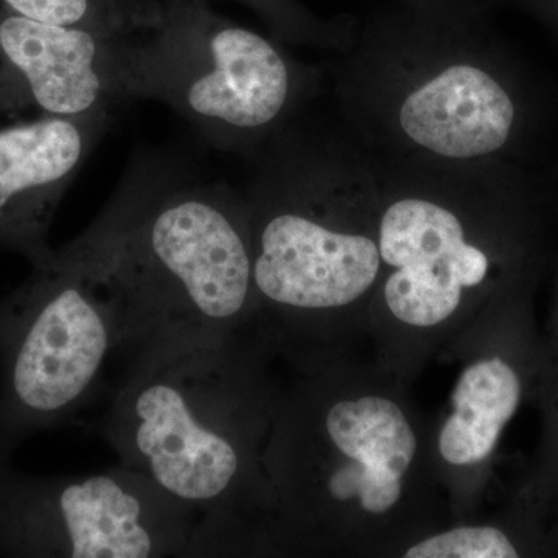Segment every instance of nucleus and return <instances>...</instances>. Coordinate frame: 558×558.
Masks as SVG:
<instances>
[{
  "instance_id": "1",
  "label": "nucleus",
  "mask_w": 558,
  "mask_h": 558,
  "mask_svg": "<svg viewBox=\"0 0 558 558\" xmlns=\"http://www.w3.org/2000/svg\"><path fill=\"white\" fill-rule=\"evenodd\" d=\"M68 245L116 304L130 360L230 336L256 307L247 202L172 165H135Z\"/></svg>"
},
{
  "instance_id": "2",
  "label": "nucleus",
  "mask_w": 558,
  "mask_h": 558,
  "mask_svg": "<svg viewBox=\"0 0 558 558\" xmlns=\"http://www.w3.org/2000/svg\"><path fill=\"white\" fill-rule=\"evenodd\" d=\"M269 399L236 332L131 360L98 433L201 517L197 557L234 550L255 492V444Z\"/></svg>"
},
{
  "instance_id": "3",
  "label": "nucleus",
  "mask_w": 558,
  "mask_h": 558,
  "mask_svg": "<svg viewBox=\"0 0 558 558\" xmlns=\"http://www.w3.org/2000/svg\"><path fill=\"white\" fill-rule=\"evenodd\" d=\"M143 32L121 38L120 101L163 102L219 149H248L275 134L310 86L277 43L205 0L168 3Z\"/></svg>"
},
{
  "instance_id": "4",
  "label": "nucleus",
  "mask_w": 558,
  "mask_h": 558,
  "mask_svg": "<svg viewBox=\"0 0 558 558\" xmlns=\"http://www.w3.org/2000/svg\"><path fill=\"white\" fill-rule=\"evenodd\" d=\"M119 341L116 304L68 244L0 299V461L72 424Z\"/></svg>"
},
{
  "instance_id": "5",
  "label": "nucleus",
  "mask_w": 558,
  "mask_h": 558,
  "mask_svg": "<svg viewBox=\"0 0 558 558\" xmlns=\"http://www.w3.org/2000/svg\"><path fill=\"white\" fill-rule=\"evenodd\" d=\"M247 199L256 303L318 314L354 303L381 269L379 242L336 222L363 172L325 150L278 138Z\"/></svg>"
},
{
  "instance_id": "6",
  "label": "nucleus",
  "mask_w": 558,
  "mask_h": 558,
  "mask_svg": "<svg viewBox=\"0 0 558 558\" xmlns=\"http://www.w3.org/2000/svg\"><path fill=\"white\" fill-rule=\"evenodd\" d=\"M201 517L138 470L43 476L0 461V557H197Z\"/></svg>"
},
{
  "instance_id": "7",
  "label": "nucleus",
  "mask_w": 558,
  "mask_h": 558,
  "mask_svg": "<svg viewBox=\"0 0 558 558\" xmlns=\"http://www.w3.org/2000/svg\"><path fill=\"white\" fill-rule=\"evenodd\" d=\"M421 65L389 102V124L405 148L440 163L483 165L519 146L531 102L505 64L451 53Z\"/></svg>"
},
{
  "instance_id": "8",
  "label": "nucleus",
  "mask_w": 558,
  "mask_h": 558,
  "mask_svg": "<svg viewBox=\"0 0 558 558\" xmlns=\"http://www.w3.org/2000/svg\"><path fill=\"white\" fill-rule=\"evenodd\" d=\"M121 33L0 13V121L36 109L78 117L120 101Z\"/></svg>"
},
{
  "instance_id": "9",
  "label": "nucleus",
  "mask_w": 558,
  "mask_h": 558,
  "mask_svg": "<svg viewBox=\"0 0 558 558\" xmlns=\"http://www.w3.org/2000/svg\"><path fill=\"white\" fill-rule=\"evenodd\" d=\"M381 264L391 267L385 301L400 322L432 328L461 304L464 289L478 288L490 258L468 238L461 216L427 194L396 197L377 227Z\"/></svg>"
},
{
  "instance_id": "10",
  "label": "nucleus",
  "mask_w": 558,
  "mask_h": 558,
  "mask_svg": "<svg viewBox=\"0 0 558 558\" xmlns=\"http://www.w3.org/2000/svg\"><path fill=\"white\" fill-rule=\"evenodd\" d=\"M110 126L109 109L0 121V250L39 267L65 191Z\"/></svg>"
},
{
  "instance_id": "11",
  "label": "nucleus",
  "mask_w": 558,
  "mask_h": 558,
  "mask_svg": "<svg viewBox=\"0 0 558 558\" xmlns=\"http://www.w3.org/2000/svg\"><path fill=\"white\" fill-rule=\"evenodd\" d=\"M330 446L352 464H341L293 497L300 512L323 494L336 501L357 498L369 513L388 512L402 494V478L413 462L417 440L405 414L392 400L363 396L340 400L318 425Z\"/></svg>"
},
{
  "instance_id": "12",
  "label": "nucleus",
  "mask_w": 558,
  "mask_h": 558,
  "mask_svg": "<svg viewBox=\"0 0 558 558\" xmlns=\"http://www.w3.org/2000/svg\"><path fill=\"white\" fill-rule=\"evenodd\" d=\"M521 381L505 360H481L462 373L453 395V414L439 436V451L453 465L484 461L519 409Z\"/></svg>"
},
{
  "instance_id": "13",
  "label": "nucleus",
  "mask_w": 558,
  "mask_h": 558,
  "mask_svg": "<svg viewBox=\"0 0 558 558\" xmlns=\"http://www.w3.org/2000/svg\"><path fill=\"white\" fill-rule=\"evenodd\" d=\"M175 0H119L124 35L146 31L157 14ZM266 22L278 38L292 43H330L337 40V28L312 16L296 0H238Z\"/></svg>"
},
{
  "instance_id": "14",
  "label": "nucleus",
  "mask_w": 558,
  "mask_h": 558,
  "mask_svg": "<svg viewBox=\"0 0 558 558\" xmlns=\"http://www.w3.org/2000/svg\"><path fill=\"white\" fill-rule=\"evenodd\" d=\"M7 9L49 24L123 33L119 0H0Z\"/></svg>"
},
{
  "instance_id": "15",
  "label": "nucleus",
  "mask_w": 558,
  "mask_h": 558,
  "mask_svg": "<svg viewBox=\"0 0 558 558\" xmlns=\"http://www.w3.org/2000/svg\"><path fill=\"white\" fill-rule=\"evenodd\" d=\"M409 558L519 557L508 535L497 527H458L424 539L405 553Z\"/></svg>"
},
{
  "instance_id": "16",
  "label": "nucleus",
  "mask_w": 558,
  "mask_h": 558,
  "mask_svg": "<svg viewBox=\"0 0 558 558\" xmlns=\"http://www.w3.org/2000/svg\"><path fill=\"white\" fill-rule=\"evenodd\" d=\"M539 22L558 39V0H506Z\"/></svg>"
}]
</instances>
